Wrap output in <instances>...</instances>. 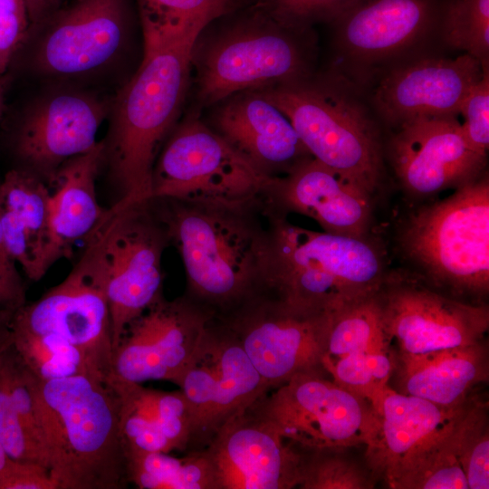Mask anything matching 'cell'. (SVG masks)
<instances>
[{
    "mask_svg": "<svg viewBox=\"0 0 489 489\" xmlns=\"http://www.w3.org/2000/svg\"><path fill=\"white\" fill-rule=\"evenodd\" d=\"M185 269V295L216 318L257 293L268 236L262 197L240 206L150 200Z\"/></svg>",
    "mask_w": 489,
    "mask_h": 489,
    "instance_id": "cell-1",
    "label": "cell"
},
{
    "mask_svg": "<svg viewBox=\"0 0 489 489\" xmlns=\"http://www.w3.org/2000/svg\"><path fill=\"white\" fill-rule=\"evenodd\" d=\"M31 375L39 436L56 489L126 488L120 403L108 378Z\"/></svg>",
    "mask_w": 489,
    "mask_h": 489,
    "instance_id": "cell-2",
    "label": "cell"
},
{
    "mask_svg": "<svg viewBox=\"0 0 489 489\" xmlns=\"http://www.w3.org/2000/svg\"><path fill=\"white\" fill-rule=\"evenodd\" d=\"M197 38H144L141 63L110 108L103 160L120 207L149 201L154 164L183 104Z\"/></svg>",
    "mask_w": 489,
    "mask_h": 489,
    "instance_id": "cell-3",
    "label": "cell"
},
{
    "mask_svg": "<svg viewBox=\"0 0 489 489\" xmlns=\"http://www.w3.org/2000/svg\"><path fill=\"white\" fill-rule=\"evenodd\" d=\"M265 210L268 236L258 292L297 310L333 313L373 294L386 279L384 254L368 237L312 231Z\"/></svg>",
    "mask_w": 489,
    "mask_h": 489,
    "instance_id": "cell-4",
    "label": "cell"
},
{
    "mask_svg": "<svg viewBox=\"0 0 489 489\" xmlns=\"http://www.w3.org/2000/svg\"><path fill=\"white\" fill-rule=\"evenodd\" d=\"M290 120L312 158L374 197L384 148L369 97L339 72L258 90Z\"/></svg>",
    "mask_w": 489,
    "mask_h": 489,
    "instance_id": "cell-5",
    "label": "cell"
},
{
    "mask_svg": "<svg viewBox=\"0 0 489 489\" xmlns=\"http://www.w3.org/2000/svg\"><path fill=\"white\" fill-rule=\"evenodd\" d=\"M399 245L432 285L475 300L489 291V179L487 173L449 197L421 206L404 223Z\"/></svg>",
    "mask_w": 489,
    "mask_h": 489,
    "instance_id": "cell-6",
    "label": "cell"
},
{
    "mask_svg": "<svg viewBox=\"0 0 489 489\" xmlns=\"http://www.w3.org/2000/svg\"><path fill=\"white\" fill-rule=\"evenodd\" d=\"M271 180L215 129L190 117L157 157L149 200L240 206L260 198Z\"/></svg>",
    "mask_w": 489,
    "mask_h": 489,
    "instance_id": "cell-7",
    "label": "cell"
},
{
    "mask_svg": "<svg viewBox=\"0 0 489 489\" xmlns=\"http://www.w3.org/2000/svg\"><path fill=\"white\" fill-rule=\"evenodd\" d=\"M68 275L38 300L24 304L12 325L34 333L57 335L80 349L106 376L112 374L113 342L106 287L107 238L110 209Z\"/></svg>",
    "mask_w": 489,
    "mask_h": 489,
    "instance_id": "cell-8",
    "label": "cell"
},
{
    "mask_svg": "<svg viewBox=\"0 0 489 489\" xmlns=\"http://www.w3.org/2000/svg\"><path fill=\"white\" fill-rule=\"evenodd\" d=\"M257 400L287 441L303 450L369 446L377 429L371 404L323 370L301 372Z\"/></svg>",
    "mask_w": 489,
    "mask_h": 489,
    "instance_id": "cell-9",
    "label": "cell"
},
{
    "mask_svg": "<svg viewBox=\"0 0 489 489\" xmlns=\"http://www.w3.org/2000/svg\"><path fill=\"white\" fill-rule=\"evenodd\" d=\"M269 17V16H268ZM303 32L271 17L237 25L213 42L199 61L198 98L211 105L247 90H260L311 75Z\"/></svg>",
    "mask_w": 489,
    "mask_h": 489,
    "instance_id": "cell-10",
    "label": "cell"
},
{
    "mask_svg": "<svg viewBox=\"0 0 489 489\" xmlns=\"http://www.w3.org/2000/svg\"><path fill=\"white\" fill-rule=\"evenodd\" d=\"M386 341L396 354H424L483 341L489 308L388 274L374 294Z\"/></svg>",
    "mask_w": 489,
    "mask_h": 489,
    "instance_id": "cell-11",
    "label": "cell"
},
{
    "mask_svg": "<svg viewBox=\"0 0 489 489\" xmlns=\"http://www.w3.org/2000/svg\"><path fill=\"white\" fill-rule=\"evenodd\" d=\"M177 386L192 414L191 450L205 448L227 420L270 390L235 334L217 318L206 327Z\"/></svg>",
    "mask_w": 489,
    "mask_h": 489,
    "instance_id": "cell-12",
    "label": "cell"
},
{
    "mask_svg": "<svg viewBox=\"0 0 489 489\" xmlns=\"http://www.w3.org/2000/svg\"><path fill=\"white\" fill-rule=\"evenodd\" d=\"M331 314L297 310L258 292L217 319L233 331L273 389L298 373L323 369Z\"/></svg>",
    "mask_w": 489,
    "mask_h": 489,
    "instance_id": "cell-13",
    "label": "cell"
},
{
    "mask_svg": "<svg viewBox=\"0 0 489 489\" xmlns=\"http://www.w3.org/2000/svg\"><path fill=\"white\" fill-rule=\"evenodd\" d=\"M112 207L106 292L115 350L129 324L163 295L161 261L169 242L150 200Z\"/></svg>",
    "mask_w": 489,
    "mask_h": 489,
    "instance_id": "cell-14",
    "label": "cell"
},
{
    "mask_svg": "<svg viewBox=\"0 0 489 489\" xmlns=\"http://www.w3.org/2000/svg\"><path fill=\"white\" fill-rule=\"evenodd\" d=\"M213 318L185 294L171 301L162 295L125 330L113 351L112 374L129 382L177 385Z\"/></svg>",
    "mask_w": 489,
    "mask_h": 489,
    "instance_id": "cell-15",
    "label": "cell"
},
{
    "mask_svg": "<svg viewBox=\"0 0 489 489\" xmlns=\"http://www.w3.org/2000/svg\"><path fill=\"white\" fill-rule=\"evenodd\" d=\"M110 111L104 99L88 91L61 89L43 94L28 108L14 135L19 168L50 187L64 162L96 147Z\"/></svg>",
    "mask_w": 489,
    "mask_h": 489,
    "instance_id": "cell-16",
    "label": "cell"
},
{
    "mask_svg": "<svg viewBox=\"0 0 489 489\" xmlns=\"http://www.w3.org/2000/svg\"><path fill=\"white\" fill-rule=\"evenodd\" d=\"M257 400L227 420L205 447L218 489H292L300 485L303 450L279 434Z\"/></svg>",
    "mask_w": 489,
    "mask_h": 489,
    "instance_id": "cell-17",
    "label": "cell"
},
{
    "mask_svg": "<svg viewBox=\"0 0 489 489\" xmlns=\"http://www.w3.org/2000/svg\"><path fill=\"white\" fill-rule=\"evenodd\" d=\"M387 152L400 186L417 197L457 188L485 172L487 157L468 144L456 117H424L401 125Z\"/></svg>",
    "mask_w": 489,
    "mask_h": 489,
    "instance_id": "cell-18",
    "label": "cell"
},
{
    "mask_svg": "<svg viewBox=\"0 0 489 489\" xmlns=\"http://www.w3.org/2000/svg\"><path fill=\"white\" fill-rule=\"evenodd\" d=\"M484 72L467 53L417 57L390 65L369 100L378 118L394 129L419 118L456 117Z\"/></svg>",
    "mask_w": 489,
    "mask_h": 489,
    "instance_id": "cell-19",
    "label": "cell"
},
{
    "mask_svg": "<svg viewBox=\"0 0 489 489\" xmlns=\"http://www.w3.org/2000/svg\"><path fill=\"white\" fill-rule=\"evenodd\" d=\"M43 22L34 53L35 69L58 78L82 77L105 67L120 53L126 5L124 0H76Z\"/></svg>",
    "mask_w": 489,
    "mask_h": 489,
    "instance_id": "cell-20",
    "label": "cell"
},
{
    "mask_svg": "<svg viewBox=\"0 0 489 489\" xmlns=\"http://www.w3.org/2000/svg\"><path fill=\"white\" fill-rule=\"evenodd\" d=\"M438 0H356L333 24L340 53L362 69L398 60L438 32Z\"/></svg>",
    "mask_w": 489,
    "mask_h": 489,
    "instance_id": "cell-21",
    "label": "cell"
},
{
    "mask_svg": "<svg viewBox=\"0 0 489 489\" xmlns=\"http://www.w3.org/2000/svg\"><path fill=\"white\" fill-rule=\"evenodd\" d=\"M262 199L268 210L308 216L324 232L368 237L373 197L312 157L272 178Z\"/></svg>",
    "mask_w": 489,
    "mask_h": 489,
    "instance_id": "cell-22",
    "label": "cell"
},
{
    "mask_svg": "<svg viewBox=\"0 0 489 489\" xmlns=\"http://www.w3.org/2000/svg\"><path fill=\"white\" fill-rule=\"evenodd\" d=\"M216 131L271 178L312 157L287 117L258 91L229 100L216 117Z\"/></svg>",
    "mask_w": 489,
    "mask_h": 489,
    "instance_id": "cell-23",
    "label": "cell"
},
{
    "mask_svg": "<svg viewBox=\"0 0 489 489\" xmlns=\"http://www.w3.org/2000/svg\"><path fill=\"white\" fill-rule=\"evenodd\" d=\"M104 158V141L64 162L50 185L52 208L45 273L59 260L70 259L73 246L87 241L102 224L110 208L97 199L96 178Z\"/></svg>",
    "mask_w": 489,
    "mask_h": 489,
    "instance_id": "cell-24",
    "label": "cell"
},
{
    "mask_svg": "<svg viewBox=\"0 0 489 489\" xmlns=\"http://www.w3.org/2000/svg\"><path fill=\"white\" fill-rule=\"evenodd\" d=\"M390 379L397 392L446 408L465 404L471 392L489 379L484 340L424 354H396Z\"/></svg>",
    "mask_w": 489,
    "mask_h": 489,
    "instance_id": "cell-25",
    "label": "cell"
},
{
    "mask_svg": "<svg viewBox=\"0 0 489 489\" xmlns=\"http://www.w3.org/2000/svg\"><path fill=\"white\" fill-rule=\"evenodd\" d=\"M465 404L441 407L388 386L372 406L378 424L371 443L366 446L368 466L375 479L382 478L403 456L436 434Z\"/></svg>",
    "mask_w": 489,
    "mask_h": 489,
    "instance_id": "cell-26",
    "label": "cell"
},
{
    "mask_svg": "<svg viewBox=\"0 0 489 489\" xmlns=\"http://www.w3.org/2000/svg\"><path fill=\"white\" fill-rule=\"evenodd\" d=\"M1 221L5 245L18 256H30L29 279L45 275L43 262L50 239L51 187L35 175L17 168L0 182Z\"/></svg>",
    "mask_w": 489,
    "mask_h": 489,
    "instance_id": "cell-27",
    "label": "cell"
},
{
    "mask_svg": "<svg viewBox=\"0 0 489 489\" xmlns=\"http://www.w3.org/2000/svg\"><path fill=\"white\" fill-rule=\"evenodd\" d=\"M461 410L383 475L390 488L468 489L457 456L456 422Z\"/></svg>",
    "mask_w": 489,
    "mask_h": 489,
    "instance_id": "cell-28",
    "label": "cell"
},
{
    "mask_svg": "<svg viewBox=\"0 0 489 489\" xmlns=\"http://www.w3.org/2000/svg\"><path fill=\"white\" fill-rule=\"evenodd\" d=\"M126 461L129 483L140 489H218L205 448L182 457L163 452L128 453Z\"/></svg>",
    "mask_w": 489,
    "mask_h": 489,
    "instance_id": "cell-29",
    "label": "cell"
},
{
    "mask_svg": "<svg viewBox=\"0 0 489 489\" xmlns=\"http://www.w3.org/2000/svg\"><path fill=\"white\" fill-rule=\"evenodd\" d=\"M12 341L29 371L40 380H52L76 375L103 374L77 347L49 333H34L11 323Z\"/></svg>",
    "mask_w": 489,
    "mask_h": 489,
    "instance_id": "cell-30",
    "label": "cell"
},
{
    "mask_svg": "<svg viewBox=\"0 0 489 489\" xmlns=\"http://www.w3.org/2000/svg\"><path fill=\"white\" fill-rule=\"evenodd\" d=\"M232 0H139L144 38L198 37Z\"/></svg>",
    "mask_w": 489,
    "mask_h": 489,
    "instance_id": "cell-31",
    "label": "cell"
},
{
    "mask_svg": "<svg viewBox=\"0 0 489 489\" xmlns=\"http://www.w3.org/2000/svg\"><path fill=\"white\" fill-rule=\"evenodd\" d=\"M375 292L331 314L323 360L389 348L384 337Z\"/></svg>",
    "mask_w": 489,
    "mask_h": 489,
    "instance_id": "cell-32",
    "label": "cell"
},
{
    "mask_svg": "<svg viewBox=\"0 0 489 489\" xmlns=\"http://www.w3.org/2000/svg\"><path fill=\"white\" fill-rule=\"evenodd\" d=\"M438 33L444 42L476 59L489 71V0H447Z\"/></svg>",
    "mask_w": 489,
    "mask_h": 489,
    "instance_id": "cell-33",
    "label": "cell"
},
{
    "mask_svg": "<svg viewBox=\"0 0 489 489\" xmlns=\"http://www.w3.org/2000/svg\"><path fill=\"white\" fill-rule=\"evenodd\" d=\"M321 366L334 382L373 406L388 386L394 356L392 350L386 348L323 360Z\"/></svg>",
    "mask_w": 489,
    "mask_h": 489,
    "instance_id": "cell-34",
    "label": "cell"
},
{
    "mask_svg": "<svg viewBox=\"0 0 489 489\" xmlns=\"http://www.w3.org/2000/svg\"><path fill=\"white\" fill-rule=\"evenodd\" d=\"M457 456L468 489L489 488L488 404L470 397L457 417Z\"/></svg>",
    "mask_w": 489,
    "mask_h": 489,
    "instance_id": "cell-35",
    "label": "cell"
},
{
    "mask_svg": "<svg viewBox=\"0 0 489 489\" xmlns=\"http://www.w3.org/2000/svg\"><path fill=\"white\" fill-rule=\"evenodd\" d=\"M346 448L303 450L302 489H368L375 477L348 456Z\"/></svg>",
    "mask_w": 489,
    "mask_h": 489,
    "instance_id": "cell-36",
    "label": "cell"
},
{
    "mask_svg": "<svg viewBox=\"0 0 489 489\" xmlns=\"http://www.w3.org/2000/svg\"><path fill=\"white\" fill-rule=\"evenodd\" d=\"M2 353V352H1ZM0 353V443L14 460L46 466L40 443L23 423L8 392Z\"/></svg>",
    "mask_w": 489,
    "mask_h": 489,
    "instance_id": "cell-37",
    "label": "cell"
},
{
    "mask_svg": "<svg viewBox=\"0 0 489 489\" xmlns=\"http://www.w3.org/2000/svg\"><path fill=\"white\" fill-rule=\"evenodd\" d=\"M356 0H264L269 17L281 25L305 32L316 22L334 23Z\"/></svg>",
    "mask_w": 489,
    "mask_h": 489,
    "instance_id": "cell-38",
    "label": "cell"
},
{
    "mask_svg": "<svg viewBox=\"0 0 489 489\" xmlns=\"http://www.w3.org/2000/svg\"><path fill=\"white\" fill-rule=\"evenodd\" d=\"M463 132L468 144L487 157L489 148V71L474 83L460 106Z\"/></svg>",
    "mask_w": 489,
    "mask_h": 489,
    "instance_id": "cell-39",
    "label": "cell"
},
{
    "mask_svg": "<svg viewBox=\"0 0 489 489\" xmlns=\"http://www.w3.org/2000/svg\"><path fill=\"white\" fill-rule=\"evenodd\" d=\"M30 24L25 0H0V73L26 38Z\"/></svg>",
    "mask_w": 489,
    "mask_h": 489,
    "instance_id": "cell-40",
    "label": "cell"
},
{
    "mask_svg": "<svg viewBox=\"0 0 489 489\" xmlns=\"http://www.w3.org/2000/svg\"><path fill=\"white\" fill-rule=\"evenodd\" d=\"M0 489H56L43 465L12 459L0 475Z\"/></svg>",
    "mask_w": 489,
    "mask_h": 489,
    "instance_id": "cell-41",
    "label": "cell"
},
{
    "mask_svg": "<svg viewBox=\"0 0 489 489\" xmlns=\"http://www.w3.org/2000/svg\"><path fill=\"white\" fill-rule=\"evenodd\" d=\"M25 303V286L12 283L0 271V315L14 314Z\"/></svg>",
    "mask_w": 489,
    "mask_h": 489,
    "instance_id": "cell-42",
    "label": "cell"
},
{
    "mask_svg": "<svg viewBox=\"0 0 489 489\" xmlns=\"http://www.w3.org/2000/svg\"><path fill=\"white\" fill-rule=\"evenodd\" d=\"M31 24L43 23L53 12L55 0H25Z\"/></svg>",
    "mask_w": 489,
    "mask_h": 489,
    "instance_id": "cell-43",
    "label": "cell"
},
{
    "mask_svg": "<svg viewBox=\"0 0 489 489\" xmlns=\"http://www.w3.org/2000/svg\"><path fill=\"white\" fill-rule=\"evenodd\" d=\"M13 315H0V353L12 343L11 321Z\"/></svg>",
    "mask_w": 489,
    "mask_h": 489,
    "instance_id": "cell-44",
    "label": "cell"
},
{
    "mask_svg": "<svg viewBox=\"0 0 489 489\" xmlns=\"http://www.w3.org/2000/svg\"><path fill=\"white\" fill-rule=\"evenodd\" d=\"M12 458L7 455V453L5 452V450L4 449V447L2 446L0 443V475L8 466Z\"/></svg>",
    "mask_w": 489,
    "mask_h": 489,
    "instance_id": "cell-45",
    "label": "cell"
},
{
    "mask_svg": "<svg viewBox=\"0 0 489 489\" xmlns=\"http://www.w3.org/2000/svg\"><path fill=\"white\" fill-rule=\"evenodd\" d=\"M3 111V101H0V119Z\"/></svg>",
    "mask_w": 489,
    "mask_h": 489,
    "instance_id": "cell-46",
    "label": "cell"
},
{
    "mask_svg": "<svg viewBox=\"0 0 489 489\" xmlns=\"http://www.w3.org/2000/svg\"><path fill=\"white\" fill-rule=\"evenodd\" d=\"M0 101H4V99H3V90H2L1 85H0Z\"/></svg>",
    "mask_w": 489,
    "mask_h": 489,
    "instance_id": "cell-47",
    "label": "cell"
}]
</instances>
